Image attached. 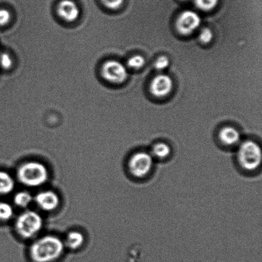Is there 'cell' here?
I'll return each instance as SVG.
<instances>
[{
  "instance_id": "cell-1",
  "label": "cell",
  "mask_w": 262,
  "mask_h": 262,
  "mask_svg": "<svg viewBox=\"0 0 262 262\" xmlns=\"http://www.w3.org/2000/svg\"><path fill=\"white\" fill-rule=\"evenodd\" d=\"M65 245L55 235H45L36 240L31 245L30 255L35 262H53L60 257Z\"/></svg>"
},
{
  "instance_id": "cell-2",
  "label": "cell",
  "mask_w": 262,
  "mask_h": 262,
  "mask_svg": "<svg viewBox=\"0 0 262 262\" xmlns=\"http://www.w3.org/2000/svg\"><path fill=\"white\" fill-rule=\"evenodd\" d=\"M235 149L236 163L244 173H255L260 169L262 152L260 144L252 140L242 141Z\"/></svg>"
},
{
  "instance_id": "cell-3",
  "label": "cell",
  "mask_w": 262,
  "mask_h": 262,
  "mask_svg": "<svg viewBox=\"0 0 262 262\" xmlns=\"http://www.w3.org/2000/svg\"><path fill=\"white\" fill-rule=\"evenodd\" d=\"M17 176L20 183L25 186L37 187L47 182L49 173L45 164L37 161H28L19 166Z\"/></svg>"
},
{
  "instance_id": "cell-4",
  "label": "cell",
  "mask_w": 262,
  "mask_h": 262,
  "mask_svg": "<svg viewBox=\"0 0 262 262\" xmlns=\"http://www.w3.org/2000/svg\"><path fill=\"white\" fill-rule=\"evenodd\" d=\"M155 159L150 151L138 150L130 155L127 161V170L130 176L136 180L147 179L152 173Z\"/></svg>"
},
{
  "instance_id": "cell-5",
  "label": "cell",
  "mask_w": 262,
  "mask_h": 262,
  "mask_svg": "<svg viewBox=\"0 0 262 262\" xmlns=\"http://www.w3.org/2000/svg\"><path fill=\"white\" fill-rule=\"evenodd\" d=\"M42 227V217L38 212L31 210H25L19 214L15 224L18 234L25 238L35 237L40 232Z\"/></svg>"
},
{
  "instance_id": "cell-6",
  "label": "cell",
  "mask_w": 262,
  "mask_h": 262,
  "mask_svg": "<svg viewBox=\"0 0 262 262\" xmlns=\"http://www.w3.org/2000/svg\"><path fill=\"white\" fill-rule=\"evenodd\" d=\"M102 77L112 83H124L128 77V71L124 64L116 60L107 61L101 69Z\"/></svg>"
},
{
  "instance_id": "cell-7",
  "label": "cell",
  "mask_w": 262,
  "mask_h": 262,
  "mask_svg": "<svg viewBox=\"0 0 262 262\" xmlns=\"http://www.w3.org/2000/svg\"><path fill=\"white\" fill-rule=\"evenodd\" d=\"M200 15L193 10H187L182 12L177 20V30L182 35H189L193 33L201 24Z\"/></svg>"
},
{
  "instance_id": "cell-8",
  "label": "cell",
  "mask_w": 262,
  "mask_h": 262,
  "mask_svg": "<svg viewBox=\"0 0 262 262\" xmlns=\"http://www.w3.org/2000/svg\"><path fill=\"white\" fill-rule=\"evenodd\" d=\"M173 87V81L171 77L166 74L156 76L150 83V92L154 96L165 97L170 93Z\"/></svg>"
},
{
  "instance_id": "cell-9",
  "label": "cell",
  "mask_w": 262,
  "mask_h": 262,
  "mask_svg": "<svg viewBox=\"0 0 262 262\" xmlns=\"http://www.w3.org/2000/svg\"><path fill=\"white\" fill-rule=\"evenodd\" d=\"M34 201L40 209L48 212L55 210L60 204L58 195L50 190L38 192L34 197Z\"/></svg>"
},
{
  "instance_id": "cell-10",
  "label": "cell",
  "mask_w": 262,
  "mask_h": 262,
  "mask_svg": "<svg viewBox=\"0 0 262 262\" xmlns=\"http://www.w3.org/2000/svg\"><path fill=\"white\" fill-rule=\"evenodd\" d=\"M217 137L222 145L227 149L237 148L242 141L239 131L231 126L222 128L218 133Z\"/></svg>"
},
{
  "instance_id": "cell-11",
  "label": "cell",
  "mask_w": 262,
  "mask_h": 262,
  "mask_svg": "<svg viewBox=\"0 0 262 262\" xmlns=\"http://www.w3.org/2000/svg\"><path fill=\"white\" fill-rule=\"evenodd\" d=\"M57 12L61 19L71 23L78 19L80 10L73 0H61L58 5Z\"/></svg>"
},
{
  "instance_id": "cell-12",
  "label": "cell",
  "mask_w": 262,
  "mask_h": 262,
  "mask_svg": "<svg viewBox=\"0 0 262 262\" xmlns=\"http://www.w3.org/2000/svg\"><path fill=\"white\" fill-rule=\"evenodd\" d=\"M149 151L155 161H166L170 158L172 148L169 144L161 141L154 144Z\"/></svg>"
},
{
  "instance_id": "cell-13",
  "label": "cell",
  "mask_w": 262,
  "mask_h": 262,
  "mask_svg": "<svg viewBox=\"0 0 262 262\" xmlns=\"http://www.w3.org/2000/svg\"><path fill=\"white\" fill-rule=\"evenodd\" d=\"M15 181L7 172L0 171V195L11 193L15 188Z\"/></svg>"
},
{
  "instance_id": "cell-14",
  "label": "cell",
  "mask_w": 262,
  "mask_h": 262,
  "mask_svg": "<svg viewBox=\"0 0 262 262\" xmlns=\"http://www.w3.org/2000/svg\"><path fill=\"white\" fill-rule=\"evenodd\" d=\"M84 235L78 231H71L67 235L64 245L71 250H75L83 245Z\"/></svg>"
},
{
  "instance_id": "cell-15",
  "label": "cell",
  "mask_w": 262,
  "mask_h": 262,
  "mask_svg": "<svg viewBox=\"0 0 262 262\" xmlns=\"http://www.w3.org/2000/svg\"><path fill=\"white\" fill-rule=\"evenodd\" d=\"M33 201L34 197H33L30 192L26 191L18 192L14 197L15 205L23 209L29 207Z\"/></svg>"
},
{
  "instance_id": "cell-16",
  "label": "cell",
  "mask_w": 262,
  "mask_h": 262,
  "mask_svg": "<svg viewBox=\"0 0 262 262\" xmlns=\"http://www.w3.org/2000/svg\"><path fill=\"white\" fill-rule=\"evenodd\" d=\"M14 215V209L11 205L7 202H0V220L8 221Z\"/></svg>"
},
{
  "instance_id": "cell-17",
  "label": "cell",
  "mask_w": 262,
  "mask_h": 262,
  "mask_svg": "<svg viewBox=\"0 0 262 262\" xmlns=\"http://www.w3.org/2000/svg\"><path fill=\"white\" fill-rule=\"evenodd\" d=\"M194 3L199 9L209 11L217 6L219 0H194Z\"/></svg>"
},
{
  "instance_id": "cell-18",
  "label": "cell",
  "mask_w": 262,
  "mask_h": 262,
  "mask_svg": "<svg viewBox=\"0 0 262 262\" xmlns=\"http://www.w3.org/2000/svg\"><path fill=\"white\" fill-rule=\"evenodd\" d=\"M145 63V58L142 56L135 55L129 59L127 61V66L129 68L134 69H139Z\"/></svg>"
},
{
  "instance_id": "cell-19",
  "label": "cell",
  "mask_w": 262,
  "mask_h": 262,
  "mask_svg": "<svg viewBox=\"0 0 262 262\" xmlns=\"http://www.w3.org/2000/svg\"><path fill=\"white\" fill-rule=\"evenodd\" d=\"M213 37H214V34H213L212 31L209 28H204L200 32L199 38L202 43H208L211 42Z\"/></svg>"
},
{
  "instance_id": "cell-20",
  "label": "cell",
  "mask_w": 262,
  "mask_h": 262,
  "mask_svg": "<svg viewBox=\"0 0 262 262\" xmlns=\"http://www.w3.org/2000/svg\"><path fill=\"white\" fill-rule=\"evenodd\" d=\"M12 64V59L9 54L4 53L0 55V66L5 70L11 68Z\"/></svg>"
},
{
  "instance_id": "cell-21",
  "label": "cell",
  "mask_w": 262,
  "mask_h": 262,
  "mask_svg": "<svg viewBox=\"0 0 262 262\" xmlns=\"http://www.w3.org/2000/svg\"><path fill=\"white\" fill-rule=\"evenodd\" d=\"M169 65V60L165 56H159L154 63V67L157 70L161 71L168 68Z\"/></svg>"
},
{
  "instance_id": "cell-22",
  "label": "cell",
  "mask_w": 262,
  "mask_h": 262,
  "mask_svg": "<svg viewBox=\"0 0 262 262\" xmlns=\"http://www.w3.org/2000/svg\"><path fill=\"white\" fill-rule=\"evenodd\" d=\"M102 4L107 9L117 10L124 4V0H101Z\"/></svg>"
},
{
  "instance_id": "cell-23",
  "label": "cell",
  "mask_w": 262,
  "mask_h": 262,
  "mask_svg": "<svg viewBox=\"0 0 262 262\" xmlns=\"http://www.w3.org/2000/svg\"><path fill=\"white\" fill-rule=\"evenodd\" d=\"M11 15L9 10L0 9V26H4L9 23Z\"/></svg>"
},
{
  "instance_id": "cell-24",
  "label": "cell",
  "mask_w": 262,
  "mask_h": 262,
  "mask_svg": "<svg viewBox=\"0 0 262 262\" xmlns=\"http://www.w3.org/2000/svg\"><path fill=\"white\" fill-rule=\"evenodd\" d=\"M182 1H187V0H182Z\"/></svg>"
}]
</instances>
